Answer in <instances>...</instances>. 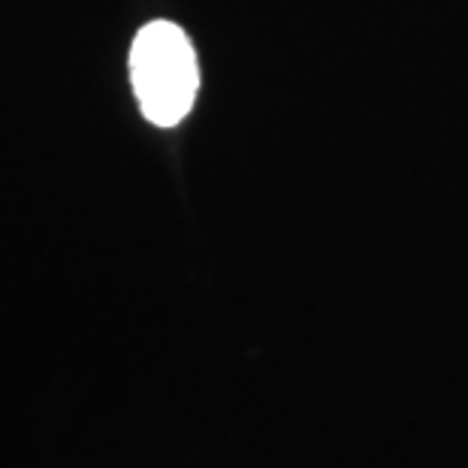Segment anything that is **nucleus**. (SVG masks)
Instances as JSON below:
<instances>
[{
  "instance_id": "obj_1",
  "label": "nucleus",
  "mask_w": 468,
  "mask_h": 468,
  "mask_svg": "<svg viewBox=\"0 0 468 468\" xmlns=\"http://www.w3.org/2000/svg\"><path fill=\"white\" fill-rule=\"evenodd\" d=\"M131 82L154 127L185 122L200 91V67L187 34L173 22H148L131 46Z\"/></svg>"
}]
</instances>
